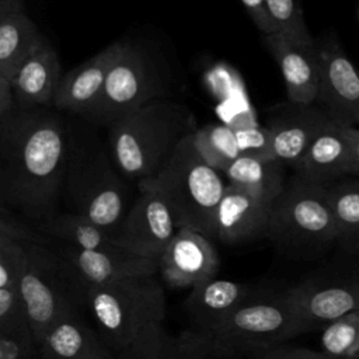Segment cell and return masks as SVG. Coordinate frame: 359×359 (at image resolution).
<instances>
[{"label":"cell","mask_w":359,"mask_h":359,"mask_svg":"<svg viewBox=\"0 0 359 359\" xmlns=\"http://www.w3.org/2000/svg\"><path fill=\"white\" fill-rule=\"evenodd\" d=\"M331 116L317 104L286 101L272 109L268 123L271 157L294 167L313 140L331 123Z\"/></svg>","instance_id":"cell-13"},{"label":"cell","mask_w":359,"mask_h":359,"mask_svg":"<svg viewBox=\"0 0 359 359\" xmlns=\"http://www.w3.org/2000/svg\"><path fill=\"white\" fill-rule=\"evenodd\" d=\"M222 174L230 185L269 202H275L286 185L285 165L271 157L243 156Z\"/></svg>","instance_id":"cell-25"},{"label":"cell","mask_w":359,"mask_h":359,"mask_svg":"<svg viewBox=\"0 0 359 359\" xmlns=\"http://www.w3.org/2000/svg\"><path fill=\"white\" fill-rule=\"evenodd\" d=\"M266 7L276 28V34L300 42H314L304 21L302 0H266Z\"/></svg>","instance_id":"cell-30"},{"label":"cell","mask_w":359,"mask_h":359,"mask_svg":"<svg viewBox=\"0 0 359 359\" xmlns=\"http://www.w3.org/2000/svg\"><path fill=\"white\" fill-rule=\"evenodd\" d=\"M0 236H6L24 245H52L53 240L39 231L35 224H28L22 217L0 206Z\"/></svg>","instance_id":"cell-32"},{"label":"cell","mask_w":359,"mask_h":359,"mask_svg":"<svg viewBox=\"0 0 359 359\" xmlns=\"http://www.w3.org/2000/svg\"><path fill=\"white\" fill-rule=\"evenodd\" d=\"M196 129L187 104L160 97L108 128L109 154L118 171L139 184L153 178Z\"/></svg>","instance_id":"cell-2"},{"label":"cell","mask_w":359,"mask_h":359,"mask_svg":"<svg viewBox=\"0 0 359 359\" xmlns=\"http://www.w3.org/2000/svg\"><path fill=\"white\" fill-rule=\"evenodd\" d=\"M269 140L266 126L231 128L227 125L208 123L198 128L194 133V142L199 153L220 172L243 156L271 157Z\"/></svg>","instance_id":"cell-20"},{"label":"cell","mask_w":359,"mask_h":359,"mask_svg":"<svg viewBox=\"0 0 359 359\" xmlns=\"http://www.w3.org/2000/svg\"><path fill=\"white\" fill-rule=\"evenodd\" d=\"M158 273L172 289H194L213 279L219 255L213 240L192 229L181 227L157 259Z\"/></svg>","instance_id":"cell-14"},{"label":"cell","mask_w":359,"mask_h":359,"mask_svg":"<svg viewBox=\"0 0 359 359\" xmlns=\"http://www.w3.org/2000/svg\"><path fill=\"white\" fill-rule=\"evenodd\" d=\"M24 11V0H0V15Z\"/></svg>","instance_id":"cell-37"},{"label":"cell","mask_w":359,"mask_h":359,"mask_svg":"<svg viewBox=\"0 0 359 359\" xmlns=\"http://www.w3.org/2000/svg\"><path fill=\"white\" fill-rule=\"evenodd\" d=\"M320 86L316 102L342 126L359 125V70L334 32L316 38Z\"/></svg>","instance_id":"cell-11"},{"label":"cell","mask_w":359,"mask_h":359,"mask_svg":"<svg viewBox=\"0 0 359 359\" xmlns=\"http://www.w3.org/2000/svg\"><path fill=\"white\" fill-rule=\"evenodd\" d=\"M255 27L262 35L276 34V28L266 7V0H240Z\"/></svg>","instance_id":"cell-34"},{"label":"cell","mask_w":359,"mask_h":359,"mask_svg":"<svg viewBox=\"0 0 359 359\" xmlns=\"http://www.w3.org/2000/svg\"><path fill=\"white\" fill-rule=\"evenodd\" d=\"M320 351L331 359H359V311L327 324Z\"/></svg>","instance_id":"cell-29"},{"label":"cell","mask_w":359,"mask_h":359,"mask_svg":"<svg viewBox=\"0 0 359 359\" xmlns=\"http://www.w3.org/2000/svg\"><path fill=\"white\" fill-rule=\"evenodd\" d=\"M250 359H331V358L324 355L321 351L285 342V344L261 349L250 355Z\"/></svg>","instance_id":"cell-33"},{"label":"cell","mask_w":359,"mask_h":359,"mask_svg":"<svg viewBox=\"0 0 359 359\" xmlns=\"http://www.w3.org/2000/svg\"><path fill=\"white\" fill-rule=\"evenodd\" d=\"M227 185L224 175L199 153L194 133L177 147L167 164L153 178L137 184V187L150 188L163 196L178 229H192L212 240L217 206Z\"/></svg>","instance_id":"cell-4"},{"label":"cell","mask_w":359,"mask_h":359,"mask_svg":"<svg viewBox=\"0 0 359 359\" xmlns=\"http://www.w3.org/2000/svg\"><path fill=\"white\" fill-rule=\"evenodd\" d=\"M300 334L304 331L299 314L285 290L250 299L205 337L215 359H236L285 344Z\"/></svg>","instance_id":"cell-7"},{"label":"cell","mask_w":359,"mask_h":359,"mask_svg":"<svg viewBox=\"0 0 359 359\" xmlns=\"http://www.w3.org/2000/svg\"><path fill=\"white\" fill-rule=\"evenodd\" d=\"M126 41H115L62 76L52 107L86 116L98 101L108 72Z\"/></svg>","instance_id":"cell-18"},{"label":"cell","mask_w":359,"mask_h":359,"mask_svg":"<svg viewBox=\"0 0 359 359\" xmlns=\"http://www.w3.org/2000/svg\"><path fill=\"white\" fill-rule=\"evenodd\" d=\"M94 143L91 140L80 144L70 132V153L62 194L72 213L87 217L114 236L128 213L125 177L116 171L111 154Z\"/></svg>","instance_id":"cell-5"},{"label":"cell","mask_w":359,"mask_h":359,"mask_svg":"<svg viewBox=\"0 0 359 359\" xmlns=\"http://www.w3.org/2000/svg\"><path fill=\"white\" fill-rule=\"evenodd\" d=\"M28 261L21 279L27 321L38 344L60 320L80 310L52 245H27Z\"/></svg>","instance_id":"cell-8"},{"label":"cell","mask_w":359,"mask_h":359,"mask_svg":"<svg viewBox=\"0 0 359 359\" xmlns=\"http://www.w3.org/2000/svg\"><path fill=\"white\" fill-rule=\"evenodd\" d=\"M327 187L337 227V245L359 258V180L345 177Z\"/></svg>","instance_id":"cell-27"},{"label":"cell","mask_w":359,"mask_h":359,"mask_svg":"<svg viewBox=\"0 0 359 359\" xmlns=\"http://www.w3.org/2000/svg\"><path fill=\"white\" fill-rule=\"evenodd\" d=\"M293 171L300 178L320 185L356 175L355 154L345 126L331 122L313 140Z\"/></svg>","instance_id":"cell-19"},{"label":"cell","mask_w":359,"mask_h":359,"mask_svg":"<svg viewBox=\"0 0 359 359\" xmlns=\"http://www.w3.org/2000/svg\"><path fill=\"white\" fill-rule=\"evenodd\" d=\"M303 331L324 328L331 321L359 311V278L307 280L286 290Z\"/></svg>","instance_id":"cell-15"},{"label":"cell","mask_w":359,"mask_h":359,"mask_svg":"<svg viewBox=\"0 0 359 359\" xmlns=\"http://www.w3.org/2000/svg\"><path fill=\"white\" fill-rule=\"evenodd\" d=\"M81 306L90 311L98 335L114 355L163 328L167 313L164 289L156 275L97 287L86 294Z\"/></svg>","instance_id":"cell-3"},{"label":"cell","mask_w":359,"mask_h":359,"mask_svg":"<svg viewBox=\"0 0 359 359\" xmlns=\"http://www.w3.org/2000/svg\"><path fill=\"white\" fill-rule=\"evenodd\" d=\"M177 359H215L209 351L205 335L191 331L185 332V344Z\"/></svg>","instance_id":"cell-35"},{"label":"cell","mask_w":359,"mask_h":359,"mask_svg":"<svg viewBox=\"0 0 359 359\" xmlns=\"http://www.w3.org/2000/svg\"><path fill=\"white\" fill-rule=\"evenodd\" d=\"M52 248L60 259L66 282L80 307L86 294L97 287L129 278L153 276L158 272L156 259L123 251L83 250L55 240Z\"/></svg>","instance_id":"cell-10"},{"label":"cell","mask_w":359,"mask_h":359,"mask_svg":"<svg viewBox=\"0 0 359 359\" xmlns=\"http://www.w3.org/2000/svg\"><path fill=\"white\" fill-rule=\"evenodd\" d=\"M158 86L151 60L140 48L126 41L108 72L98 101L84 118L109 128L128 114L160 98Z\"/></svg>","instance_id":"cell-9"},{"label":"cell","mask_w":359,"mask_h":359,"mask_svg":"<svg viewBox=\"0 0 359 359\" xmlns=\"http://www.w3.org/2000/svg\"><path fill=\"white\" fill-rule=\"evenodd\" d=\"M273 203L229 184L217 206L213 240L240 245L266 238Z\"/></svg>","instance_id":"cell-17"},{"label":"cell","mask_w":359,"mask_h":359,"mask_svg":"<svg viewBox=\"0 0 359 359\" xmlns=\"http://www.w3.org/2000/svg\"><path fill=\"white\" fill-rule=\"evenodd\" d=\"M62 76L59 55L46 43L22 63L11 80L17 107H52Z\"/></svg>","instance_id":"cell-23"},{"label":"cell","mask_w":359,"mask_h":359,"mask_svg":"<svg viewBox=\"0 0 359 359\" xmlns=\"http://www.w3.org/2000/svg\"><path fill=\"white\" fill-rule=\"evenodd\" d=\"M48 42L25 11L0 15V77L13 80L22 63Z\"/></svg>","instance_id":"cell-24"},{"label":"cell","mask_w":359,"mask_h":359,"mask_svg":"<svg viewBox=\"0 0 359 359\" xmlns=\"http://www.w3.org/2000/svg\"><path fill=\"white\" fill-rule=\"evenodd\" d=\"M35 227L55 241L66 243L83 250L121 251L114 236L84 216L67 212L36 223Z\"/></svg>","instance_id":"cell-28"},{"label":"cell","mask_w":359,"mask_h":359,"mask_svg":"<svg viewBox=\"0 0 359 359\" xmlns=\"http://www.w3.org/2000/svg\"><path fill=\"white\" fill-rule=\"evenodd\" d=\"M27 261V245L0 236V330L27 321L20 292Z\"/></svg>","instance_id":"cell-26"},{"label":"cell","mask_w":359,"mask_h":359,"mask_svg":"<svg viewBox=\"0 0 359 359\" xmlns=\"http://www.w3.org/2000/svg\"><path fill=\"white\" fill-rule=\"evenodd\" d=\"M346 135L351 140L352 149H353V154H355V164H356V175H359V136L355 133L353 126H345Z\"/></svg>","instance_id":"cell-38"},{"label":"cell","mask_w":359,"mask_h":359,"mask_svg":"<svg viewBox=\"0 0 359 359\" xmlns=\"http://www.w3.org/2000/svg\"><path fill=\"white\" fill-rule=\"evenodd\" d=\"M69 153L70 129L50 107L0 119V206L34 224L56 216Z\"/></svg>","instance_id":"cell-1"},{"label":"cell","mask_w":359,"mask_h":359,"mask_svg":"<svg viewBox=\"0 0 359 359\" xmlns=\"http://www.w3.org/2000/svg\"><path fill=\"white\" fill-rule=\"evenodd\" d=\"M353 130H355V133L359 136V125H358V126H355V128H353Z\"/></svg>","instance_id":"cell-39"},{"label":"cell","mask_w":359,"mask_h":359,"mask_svg":"<svg viewBox=\"0 0 359 359\" xmlns=\"http://www.w3.org/2000/svg\"><path fill=\"white\" fill-rule=\"evenodd\" d=\"M39 359H114L97 330L80 316V310L55 324L36 344Z\"/></svg>","instance_id":"cell-22"},{"label":"cell","mask_w":359,"mask_h":359,"mask_svg":"<svg viewBox=\"0 0 359 359\" xmlns=\"http://www.w3.org/2000/svg\"><path fill=\"white\" fill-rule=\"evenodd\" d=\"M264 43L275 59L290 102L313 104L320 86V57L314 42H300L282 34L264 35Z\"/></svg>","instance_id":"cell-16"},{"label":"cell","mask_w":359,"mask_h":359,"mask_svg":"<svg viewBox=\"0 0 359 359\" xmlns=\"http://www.w3.org/2000/svg\"><path fill=\"white\" fill-rule=\"evenodd\" d=\"M266 238L294 257H316L337 245L327 187L293 174L275 201Z\"/></svg>","instance_id":"cell-6"},{"label":"cell","mask_w":359,"mask_h":359,"mask_svg":"<svg viewBox=\"0 0 359 359\" xmlns=\"http://www.w3.org/2000/svg\"><path fill=\"white\" fill-rule=\"evenodd\" d=\"M17 108V100L11 80L0 77V119L8 116Z\"/></svg>","instance_id":"cell-36"},{"label":"cell","mask_w":359,"mask_h":359,"mask_svg":"<svg viewBox=\"0 0 359 359\" xmlns=\"http://www.w3.org/2000/svg\"><path fill=\"white\" fill-rule=\"evenodd\" d=\"M137 198L114 234V240L126 254L157 261L178 226L160 194L146 187H137Z\"/></svg>","instance_id":"cell-12"},{"label":"cell","mask_w":359,"mask_h":359,"mask_svg":"<svg viewBox=\"0 0 359 359\" xmlns=\"http://www.w3.org/2000/svg\"><path fill=\"white\" fill-rule=\"evenodd\" d=\"M0 359H39L28 321L0 330Z\"/></svg>","instance_id":"cell-31"},{"label":"cell","mask_w":359,"mask_h":359,"mask_svg":"<svg viewBox=\"0 0 359 359\" xmlns=\"http://www.w3.org/2000/svg\"><path fill=\"white\" fill-rule=\"evenodd\" d=\"M254 296L255 292L244 283L213 278L191 289L185 309L195 325L194 331L206 335Z\"/></svg>","instance_id":"cell-21"}]
</instances>
